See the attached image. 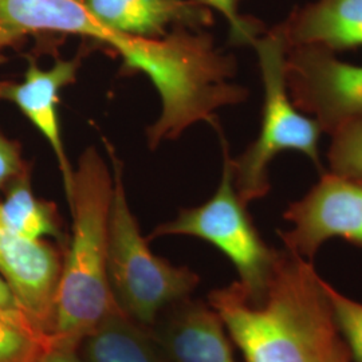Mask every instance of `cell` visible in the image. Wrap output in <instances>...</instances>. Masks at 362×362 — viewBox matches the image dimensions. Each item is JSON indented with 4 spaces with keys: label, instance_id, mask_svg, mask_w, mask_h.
<instances>
[{
    "label": "cell",
    "instance_id": "ba28073f",
    "mask_svg": "<svg viewBox=\"0 0 362 362\" xmlns=\"http://www.w3.org/2000/svg\"><path fill=\"white\" fill-rule=\"evenodd\" d=\"M62 260L55 247L21 236L0 214V274L34 321L52 334Z\"/></svg>",
    "mask_w": 362,
    "mask_h": 362
},
{
    "label": "cell",
    "instance_id": "52a82bcc",
    "mask_svg": "<svg viewBox=\"0 0 362 362\" xmlns=\"http://www.w3.org/2000/svg\"><path fill=\"white\" fill-rule=\"evenodd\" d=\"M284 216L291 228L279 236L286 250L302 258L311 260L334 238L362 248V180L325 172Z\"/></svg>",
    "mask_w": 362,
    "mask_h": 362
},
{
    "label": "cell",
    "instance_id": "ac0fdd59",
    "mask_svg": "<svg viewBox=\"0 0 362 362\" xmlns=\"http://www.w3.org/2000/svg\"><path fill=\"white\" fill-rule=\"evenodd\" d=\"M200 6L208 10L221 13L230 26V40L236 46L252 43L266 31L263 25L254 18L243 16L239 13L240 0H196Z\"/></svg>",
    "mask_w": 362,
    "mask_h": 362
},
{
    "label": "cell",
    "instance_id": "277c9868",
    "mask_svg": "<svg viewBox=\"0 0 362 362\" xmlns=\"http://www.w3.org/2000/svg\"><path fill=\"white\" fill-rule=\"evenodd\" d=\"M263 83V110L258 137L243 155L233 158V181L239 197L248 204L269 194L272 160L287 151L306 156L325 173L320 140L322 129L302 113L290 98L285 76L286 47L278 28L264 31L254 43Z\"/></svg>",
    "mask_w": 362,
    "mask_h": 362
},
{
    "label": "cell",
    "instance_id": "30bf717a",
    "mask_svg": "<svg viewBox=\"0 0 362 362\" xmlns=\"http://www.w3.org/2000/svg\"><path fill=\"white\" fill-rule=\"evenodd\" d=\"M275 27L287 49L356 50L362 47V0H314Z\"/></svg>",
    "mask_w": 362,
    "mask_h": 362
},
{
    "label": "cell",
    "instance_id": "9a60e30c",
    "mask_svg": "<svg viewBox=\"0 0 362 362\" xmlns=\"http://www.w3.org/2000/svg\"><path fill=\"white\" fill-rule=\"evenodd\" d=\"M54 349V336L31 317L0 311V362H40Z\"/></svg>",
    "mask_w": 362,
    "mask_h": 362
},
{
    "label": "cell",
    "instance_id": "3957f363",
    "mask_svg": "<svg viewBox=\"0 0 362 362\" xmlns=\"http://www.w3.org/2000/svg\"><path fill=\"white\" fill-rule=\"evenodd\" d=\"M113 197L109 219L107 281L118 309L134 324L155 325L169 306L189 298L200 278L185 266L155 255L130 211L122 180V165L110 145Z\"/></svg>",
    "mask_w": 362,
    "mask_h": 362
},
{
    "label": "cell",
    "instance_id": "2e32d148",
    "mask_svg": "<svg viewBox=\"0 0 362 362\" xmlns=\"http://www.w3.org/2000/svg\"><path fill=\"white\" fill-rule=\"evenodd\" d=\"M327 151L330 172L362 180V117L353 118L330 133Z\"/></svg>",
    "mask_w": 362,
    "mask_h": 362
},
{
    "label": "cell",
    "instance_id": "9c48e42d",
    "mask_svg": "<svg viewBox=\"0 0 362 362\" xmlns=\"http://www.w3.org/2000/svg\"><path fill=\"white\" fill-rule=\"evenodd\" d=\"M78 67L79 58L57 59L50 69H40L31 61L23 82L0 83V100L16 105L50 144L62 173L67 200L73 194L74 170L66 156L58 106L61 91L76 81Z\"/></svg>",
    "mask_w": 362,
    "mask_h": 362
},
{
    "label": "cell",
    "instance_id": "5bb4252c",
    "mask_svg": "<svg viewBox=\"0 0 362 362\" xmlns=\"http://www.w3.org/2000/svg\"><path fill=\"white\" fill-rule=\"evenodd\" d=\"M6 187L0 214L15 233L30 240H45V238L64 240L57 208L50 202L34 196L26 172L13 177Z\"/></svg>",
    "mask_w": 362,
    "mask_h": 362
},
{
    "label": "cell",
    "instance_id": "7c38bea8",
    "mask_svg": "<svg viewBox=\"0 0 362 362\" xmlns=\"http://www.w3.org/2000/svg\"><path fill=\"white\" fill-rule=\"evenodd\" d=\"M160 342L172 362H236L219 315L200 300L177 303Z\"/></svg>",
    "mask_w": 362,
    "mask_h": 362
},
{
    "label": "cell",
    "instance_id": "8992f818",
    "mask_svg": "<svg viewBox=\"0 0 362 362\" xmlns=\"http://www.w3.org/2000/svg\"><path fill=\"white\" fill-rule=\"evenodd\" d=\"M285 76L291 101L324 133L362 117V65L320 47H293L286 52Z\"/></svg>",
    "mask_w": 362,
    "mask_h": 362
},
{
    "label": "cell",
    "instance_id": "8fae6325",
    "mask_svg": "<svg viewBox=\"0 0 362 362\" xmlns=\"http://www.w3.org/2000/svg\"><path fill=\"white\" fill-rule=\"evenodd\" d=\"M105 26L140 38L168 35V26L202 30L214 23L211 10L196 0H83Z\"/></svg>",
    "mask_w": 362,
    "mask_h": 362
},
{
    "label": "cell",
    "instance_id": "ffe728a7",
    "mask_svg": "<svg viewBox=\"0 0 362 362\" xmlns=\"http://www.w3.org/2000/svg\"><path fill=\"white\" fill-rule=\"evenodd\" d=\"M0 311L13 314V315H28L26 308L22 305L16 293L13 291L11 285L7 282V279L0 274ZM33 318V317H31ZM34 320V318H33Z\"/></svg>",
    "mask_w": 362,
    "mask_h": 362
},
{
    "label": "cell",
    "instance_id": "d6986e66",
    "mask_svg": "<svg viewBox=\"0 0 362 362\" xmlns=\"http://www.w3.org/2000/svg\"><path fill=\"white\" fill-rule=\"evenodd\" d=\"M25 172L26 169L18 148L0 134V189Z\"/></svg>",
    "mask_w": 362,
    "mask_h": 362
},
{
    "label": "cell",
    "instance_id": "6da1fadb",
    "mask_svg": "<svg viewBox=\"0 0 362 362\" xmlns=\"http://www.w3.org/2000/svg\"><path fill=\"white\" fill-rule=\"evenodd\" d=\"M208 305L246 362H324L339 337L322 278L310 260L286 248L260 302L233 282L212 290Z\"/></svg>",
    "mask_w": 362,
    "mask_h": 362
},
{
    "label": "cell",
    "instance_id": "e0dca14e",
    "mask_svg": "<svg viewBox=\"0 0 362 362\" xmlns=\"http://www.w3.org/2000/svg\"><path fill=\"white\" fill-rule=\"evenodd\" d=\"M325 294L333 311L338 333H342L351 362H362V303L339 293L322 279Z\"/></svg>",
    "mask_w": 362,
    "mask_h": 362
},
{
    "label": "cell",
    "instance_id": "5b68a950",
    "mask_svg": "<svg viewBox=\"0 0 362 362\" xmlns=\"http://www.w3.org/2000/svg\"><path fill=\"white\" fill-rule=\"evenodd\" d=\"M220 133V129L218 130ZM223 172L216 192L202 206L180 211L176 219L158 226L151 238L187 235L203 239L231 260L248 299L260 302L272 284L281 258L260 236L239 197L233 181V158L223 139Z\"/></svg>",
    "mask_w": 362,
    "mask_h": 362
},
{
    "label": "cell",
    "instance_id": "4fadbf2b",
    "mask_svg": "<svg viewBox=\"0 0 362 362\" xmlns=\"http://www.w3.org/2000/svg\"><path fill=\"white\" fill-rule=\"evenodd\" d=\"M79 349L83 362H164L141 326L121 310L85 337Z\"/></svg>",
    "mask_w": 362,
    "mask_h": 362
},
{
    "label": "cell",
    "instance_id": "44dd1931",
    "mask_svg": "<svg viewBox=\"0 0 362 362\" xmlns=\"http://www.w3.org/2000/svg\"><path fill=\"white\" fill-rule=\"evenodd\" d=\"M324 362H351L348 346L339 337H337L336 341L326 353Z\"/></svg>",
    "mask_w": 362,
    "mask_h": 362
},
{
    "label": "cell",
    "instance_id": "7402d4cb",
    "mask_svg": "<svg viewBox=\"0 0 362 362\" xmlns=\"http://www.w3.org/2000/svg\"><path fill=\"white\" fill-rule=\"evenodd\" d=\"M40 362H81L74 350L54 349Z\"/></svg>",
    "mask_w": 362,
    "mask_h": 362
},
{
    "label": "cell",
    "instance_id": "7a4b0ae2",
    "mask_svg": "<svg viewBox=\"0 0 362 362\" xmlns=\"http://www.w3.org/2000/svg\"><path fill=\"white\" fill-rule=\"evenodd\" d=\"M113 176L94 148L81 156L69 206L73 231L55 296V349L78 351L83 338L119 310L107 281Z\"/></svg>",
    "mask_w": 362,
    "mask_h": 362
}]
</instances>
